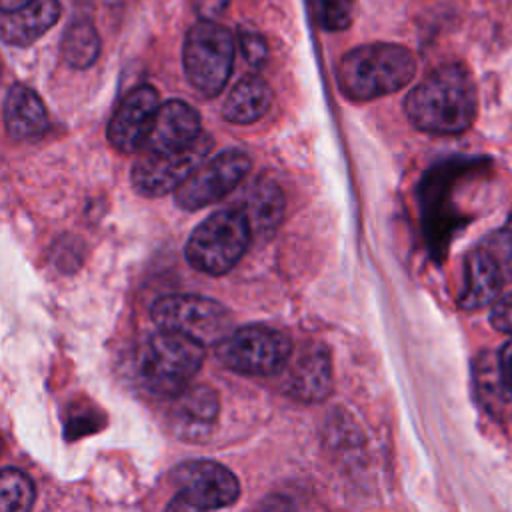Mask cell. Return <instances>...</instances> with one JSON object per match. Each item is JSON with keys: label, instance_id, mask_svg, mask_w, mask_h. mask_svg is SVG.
Listing matches in <instances>:
<instances>
[{"label": "cell", "instance_id": "cell-1", "mask_svg": "<svg viewBox=\"0 0 512 512\" xmlns=\"http://www.w3.org/2000/svg\"><path fill=\"white\" fill-rule=\"evenodd\" d=\"M404 112L414 128L428 134L466 132L478 114V92L470 70L458 62L434 68L408 92Z\"/></svg>", "mask_w": 512, "mask_h": 512}, {"label": "cell", "instance_id": "cell-2", "mask_svg": "<svg viewBox=\"0 0 512 512\" xmlns=\"http://www.w3.org/2000/svg\"><path fill=\"white\" fill-rule=\"evenodd\" d=\"M416 74L414 54L390 42L364 44L346 52L336 66L340 92L354 102H368L404 88Z\"/></svg>", "mask_w": 512, "mask_h": 512}, {"label": "cell", "instance_id": "cell-3", "mask_svg": "<svg viewBox=\"0 0 512 512\" xmlns=\"http://www.w3.org/2000/svg\"><path fill=\"white\" fill-rule=\"evenodd\" d=\"M204 348L184 334L158 328L136 350L134 372L138 384L146 394L170 400L198 374L204 362Z\"/></svg>", "mask_w": 512, "mask_h": 512}, {"label": "cell", "instance_id": "cell-4", "mask_svg": "<svg viewBox=\"0 0 512 512\" xmlns=\"http://www.w3.org/2000/svg\"><path fill=\"white\" fill-rule=\"evenodd\" d=\"M252 240L250 224L236 206L210 214L194 228L186 242V260L192 268L208 276L230 272Z\"/></svg>", "mask_w": 512, "mask_h": 512}, {"label": "cell", "instance_id": "cell-5", "mask_svg": "<svg viewBox=\"0 0 512 512\" xmlns=\"http://www.w3.org/2000/svg\"><path fill=\"white\" fill-rule=\"evenodd\" d=\"M234 38L216 20L196 22L184 40L182 62L190 86L204 98H214L226 86L234 66Z\"/></svg>", "mask_w": 512, "mask_h": 512}, {"label": "cell", "instance_id": "cell-6", "mask_svg": "<svg viewBox=\"0 0 512 512\" xmlns=\"http://www.w3.org/2000/svg\"><path fill=\"white\" fill-rule=\"evenodd\" d=\"M292 354V340L264 324L230 330L216 344V358L232 372L244 376H272L282 372Z\"/></svg>", "mask_w": 512, "mask_h": 512}, {"label": "cell", "instance_id": "cell-7", "mask_svg": "<svg viewBox=\"0 0 512 512\" xmlns=\"http://www.w3.org/2000/svg\"><path fill=\"white\" fill-rule=\"evenodd\" d=\"M152 320L158 328L184 334L202 346H216L232 328L230 312L212 298L168 294L154 302Z\"/></svg>", "mask_w": 512, "mask_h": 512}, {"label": "cell", "instance_id": "cell-8", "mask_svg": "<svg viewBox=\"0 0 512 512\" xmlns=\"http://www.w3.org/2000/svg\"><path fill=\"white\" fill-rule=\"evenodd\" d=\"M176 486L168 510H216L234 504L240 496L238 478L212 460L182 462L172 470Z\"/></svg>", "mask_w": 512, "mask_h": 512}, {"label": "cell", "instance_id": "cell-9", "mask_svg": "<svg viewBox=\"0 0 512 512\" xmlns=\"http://www.w3.org/2000/svg\"><path fill=\"white\" fill-rule=\"evenodd\" d=\"M250 156L242 150H224L214 158L200 162L188 178L174 190V200L182 210H200L222 200L250 172Z\"/></svg>", "mask_w": 512, "mask_h": 512}, {"label": "cell", "instance_id": "cell-10", "mask_svg": "<svg viewBox=\"0 0 512 512\" xmlns=\"http://www.w3.org/2000/svg\"><path fill=\"white\" fill-rule=\"evenodd\" d=\"M212 138L200 134L190 146L174 152H144L132 166V186L138 194L158 198L174 192L188 174L208 156Z\"/></svg>", "mask_w": 512, "mask_h": 512}, {"label": "cell", "instance_id": "cell-11", "mask_svg": "<svg viewBox=\"0 0 512 512\" xmlns=\"http://www.w3.org/2000/svg\"><path fill=\"white\" fill-rule=\"evenodd\" d=\"M282 370L284 392L300 402H322L332 394V356L320 342H306L300 346L296 354H290Z\"/></svg>", "mask_w": 512, "mask_h": 512}, {"label": "cell", "instance_id": "cell-12", "mask_svg": "<svg viewBox=\"0 0 512 512\" xmlns=\"http://www.w3.org/2000/svg\"><path fill=\"white\" fill-rule=\"evenodd\" d=\"M160 106L154 86L142 84L130 90L116 106L108 122V142L122 154L138 152L152 128Z\"/></svg>", "mask_w": 512, "mask_h": 512}, {"label": "cell", "instance_id": "cell-13", "mask_svg": "<svg viewBox=\"0 0 512 512\" xmlns=\"http://www.w3.org/2000/svg\"><path fill=\"white\" fill-rule=\"evenodd\" d=\"M202 134L198 112L182 102L168 100L158 106L152 128L140 150L144 152H174L190 146Z\"/></svg>", "mask_w": 512, "mask_h": 512}, {"label": "cell", "instance_id": "cell-14", "mask_svg": "<svg viewBox=\"0 0 512 512\" xmlns=\"http://www.w3.org/2000/svg\"><path fill=\"white\" fill-rule=\"evenodd\" d=\"M218 410L220 400L216 390L206 384H188L182 392L170 398L168 416L182 438L200 440L210 434Z\"/></svg>", "mask_w": 512, "mask_h": 512}, {"label": "cell", "instance_id": "cell-15", "mask_svg": "<svg viewBox=\"0 0 512 512\" xmlns=\"http://www.w3.org/2000/svg\"><path fill=\"white\" fill-rule=\"evenodd\" d=\"M236 208L244 212L252 236L270 238L282 224L286 200L282 188L274 180L258 176L244 186Z\"/></svg>", "mask_w": 512, "mask_h": 512}, {"label": "cell", "instance_id": "cell-16", "mask_svg": "<svg viewBox=\"0 0 512 512\" xmlns=\"http://www.w3.org/2000/svg\"><path fill=\"white\" fill-rule=\"evenodd\" d=\"M504 282V274L494 256L486 246H476L464 260V286L458 294V306L462 310H482L492 306L500 296Z\"/></svg>", "mask_w": 512, "mask_h": 512}, {"label": "cell", "instance_id": "cell-17", "mask_svg": "<svg viewBox=\"0 0 512 512\" xmlns=\"http://www.w3.org/2000/svg\"><path fill=\"white\" fill-rule=\"evenodd\" d=\"M4 124L18 142L38 140L48 130V110L32 88L14 84L4 100Z\"/></svg>", "mask_w": 512, "mask_h": 512}, {"label": "cell", "instance_id": "cell-18", "mask_svg": "<svg viewBox=\"0 0 512 512\" xmlns=\"http://www.w3.org/2000/svg\"><path fill=\"white\" fill-rule=\"evenodd\" d=\"M58 18V0H32L2 18L0 38L12 46H28L48 32Z\"/></svg>", "mask_w": 512, "mask_h": 512}, {"label": "cell", "instance_id": "cell-19", "mask_svg": "<svg viewBox=\"0 0 512 512\" xmlns=\"http://www.w3.org/2000/svg\"><path fill=\"white\" fill-rule=\"evenodd\" d=\"M274 100L272 88L260 76L248 74L230 90L222 106L224 120L232 124H254L270 110Z\"/></svg>", "mask_w": 512, "mask_h": 512}, {"label": "cell", "instance_id": "cell-20", "mask_svg": "<svg viewBox=\"0 0 512 512\" xmlns=\"http://www.w3.org/2000/svg\"><path fill=\"white\" fill-rule=\"evenodd\" d=\"M100 38L94 24L86 18L74 20L62 38V56L72 68H88L98 60Z\"/></svg>", "mask_w": 512, "mask_h": 512}, {"label": "cell", "instance_id": "cell-21", "mask_svg": "<svg viewBox=\"0 0 512 512\" xmlns=\"http://www.w3.org/2000/svg\"><path fill=\"white\" fill-rule=\"evenodd\" d=\"M34 482L20 470H0V512H26L34 506Z\"/></svg>", "mask_w": 512, "mask_h": 512}, {"label": "cell", "instance_id": "cell-22", "mask_svg": "<svg viewBox=\"0 0 512 512\" xmlns=\"http://www.w3.org/2000/svg\"><path fill=\"white\" fill-rule=\"evenodd\" d=\"M476 384H478V394L486 408L494 414H506V408L512 404V394L504 386L498 364L490 356H484V364L476 366Z\"/></svg>", "mask_w": 512, "mask_h": 512}, {"label": "cell", "instance_id": "cell-23", "mask_svg": "<svg viewBox=\"0 0 512 512\" xmlns=\"http://www.w3.org/2000/svg\"><path fill=\"white\" fill-rule=\"evenodd\" d=\"M314 22L328 30L338 32L352 24L354 0H306Z\"/></svg>", "mask_w": 512, "mask_h": 512}, {"label": "cell", "instance_id": "cell-24", "mask_svg": "<svg viewBox=\"0 0 512 512\" xmlns=\"http://www.w3.org/2000/svg\"><path fill=\"white\" fill-rule=\"evenodd\" d=\"M482 246H486V250L498 262V266L504 274V280L512 282V216L508 218V222L502 228L492 232L482 242Z\"/></svg>", "mask_w": 512, "mask_h": 512}, {"label": "cell", "instance_id": "cell-25", "mask_svg": "<svg viewBox=\"0 0 512 512\" xmlns=\"http://www.w3.org/2000/svg\"><path fill=\"white\" fill-rule=\"evenodd\" d=\"M238 40H240V50H242L248 64L262 66L266 62L268 44H266L262 34H258L256 30H250V28H240Z\"/></svg>", "mask_w": 512, "mask_h": 512}, {"label": "cell", "instance_id": "cell-26", "mask_svg": "<svg viewBox=\"0 0 512 512\" xmlns=\"http://www.w3.org/2000/svg\"><path fill=\"white\" fill-rule=\"evenodd\" d=\"M490 324L504 334H512V292L498 296L490 310Z\"/></svg>", "mask_w": 512, "mask_h": 512}, {"label": "cell", "instance_id": "cell-27", "mask_svg": "<svg viewBox=\"0 0 512 512\" xmlns=\"http://www.w3.org/2000/svg\"><path fill=\"white\" fill-rule=\"evenodd\" d=\"M190 6L200 20H216L224 14L228 0H190Z\"/></svg>", "mask_w": 512, "mask_h": 512}, {"label": "cell", "instance_id": "cell-28", "mask_svg": "<svg viewBox=\"0 0 512 512\" xmlns=\"http://www.w3.org/2000/svg\"><path fill=\"white\" fill-rule=\"evenodd\" d=\"M496 364H498V372H500V378L504 382V386L508 388V392L512 394V340H508L502 348H500V354L496 358Z\"/></svg>", "mask_w": 512, "mask_h": 512}, {"label": "cell", "instance_id": "cell-29", "mask_svg": "<svg viewBox=\"0 0 512 512\" xmlns=\"http://www.w3.org/2000/svg\"><path fill=\"white\" fill-rule=\"evenodd\" d=\"M28 2H32V0H0V12H2V14L14 12V10L26 6Z\"/></svg>", "mask_w": 512, "mask_h": 512}, {"label": "cell", "instance_id": "cell-30", "mask_svg": "<svg viewBox=\"0 0 512 512\" xmlns=\"http://www.w3.org/2000/svg\"><path fill=\"white\" fill-rule=\"evenodd\" d=\"M0 74H2V64H0Z\"/></svg>", "mask_w": 512, "mask_h": 512}, {"label": "cell", "instance_id": "cell-31", "mask_svg": "<svg viewBox=\"0 0 512 512\" xmlns=\"http://www.w3.org/2000/svg\"><path fill=\"white\" fill-rule=\"evenodd\" d=\"M0 448H2V440H0Z\"/></svg>", "mask_w": 512, "mask_h": 512}]
</instances>
